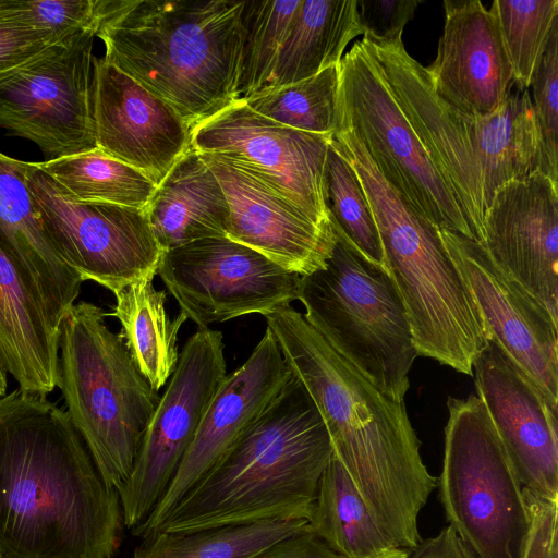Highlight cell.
Instances as JSON below:
<instances>
[{"instance_id": "cell-32", "label": "cell", "mask_w": 558, "mask_h": 558, "mask_svg": "<svg viewBox=\"0 0 558 558\" xmlns=\"http://www.w3.org/2000/svg\"><path fill=\"white\" fill-rule=\"evenodd\" d=\"M339 64L296 83L264 87L241 98L252 110L288 128L332 135Z\"/></svg>"}, {"instance_id": "cell-39", "label": "cell", "mask_w": 558, "mask_h": 558, "mask_svg": "<svg viewBox=\"0 0 558 558\" xmlns=\"http://www.w3.org/2000/svg\"><path fill=\"white\" fill-rule=\"evenodd\" d=\"M364 34L379 39L402 37L420 0H356Z\"/></svg>"}, {"instance_id": "cell-28", "label": "cell", "mask_w": 558, "mask_h": 558, "mask_svg": "<svg viewBox=\"0 0 558 558\" xmlns=\"http://www.w3.org/2000/svg\"><path fill=\"white\" fill-rule=\"evenodd\" d=\"M308 524L340 558H407L378 524L352 478L333 454L318 485Z\"/></svg>"}, {"instance_id": "cell-10", "label": "cell", "mask_w": 558, "mask_h": 558, "mask_svg": "<svg viewBox=\"0 0 558 558\" xmlns=\"http://www.w3.org/2000/svg\"><path fill=\"white\" fill-rule=\"evenodd\" d=\"M26 183L43 227L63 259L112 293L155 277L160 248L145 209L75 198L27 162Z\"/></svg>"}, {"instance_id": "cell-13", "label": "cell", "mask_w": 558, "mask_h": 558, "mask_svg": "<svg viewBox=\"0 0 558 558\" xmlns=\"http://www.w3.org/2000/svg\"><path fill=\"white\" fill-rule=\"evenodd\" d=\"M157 274L199 328L291 306L301 277L226 236L162 252Z\"/></svg>"}, {"instance_id": "cell-38", "label": "cell", "mask_w": 558, "mask_h": 558, "mask_svg": "<svg viewBox=\"0 0 558 558\" xmlns=\"http://www.w3.org/2000/svg\"><path fill=\"white\" fill-rule=\"evenodd\" d=\"M530 514V532L522 558H558V500L523 488Z\"/></svg>"}, {"instance_id": "cell-9", "label": "cell", "mask_w": 558, "mask_h": 558, "mask_svg": "<svg viewBox=\"0 0 558 558\" xmlns=\"http://www.w3.org/2000/svg\"><path fill=\"white\" fill-rule=\"evenodd\" d=\"M336 126L354 133L385 180L432 223L477 242L363 39L339 63Z\"/></svg>"}, {"instance_id": "cell-11", "label": "cell", "mask_w": 558, "mask_h": 558, "mask_svg": "<svg viewBox=\"0 0 558 558\" xmlns=\"http://www.w3.org/2000/svg\"><path fill=\"white\" fill-rule=\"evenodd\" d=\"M226 375L222 333L199 328L179 353L131 474L117 489L123 524L131 531L145 522L167 492Z\"/></svg>"}, {"instance_id": "cell-23", "label": "cell", "mask_w": 558, "mask_h": 558, "mask_svg": "<svg viewBox=\"0 0 558 558\" xmlns=\"http://www.w3.org/2000/svg\"><path fill=\"white\" fill-rule=\"evenodd\" d=\"M26 168V161L0 151V246L59 338L61 319L78 298L83 280L47 235L27 187Z\"/></svg>"}, {"instance_id": "cell-33", "label": "cell", "mask_w": 558, "mask_h": 558, "mask_svg": "<svg viewBox=\"0 0 558 558\" xmlns=\"http://www.w3.org/2000/svg\"><path fill=\"white\" fill-rule=\"evenodd\" d=\"M489 10L498 24L514 86L529 89L558 28V0H494Z\"/></svg>"}, {"instance_id": "cell-36", "label": "cell", "mask_w": 558, "mask_h": 558, "mask_svg": "<svg viewBox=\"0 0 558 558\" xmlns=\"http://www.w3.org/2000/svg\"><path fill=\"white\" fill-rule=\"evenodd\" d=\"M100 0H0V19L44 34L56 43L83 32L96 33Z\"/></svg>"}, {"instance_id": "cell-35", "label": "cell", "mask_w": 558, "mask_h": 558, "mask_svg": "<svg viewBox=\"0 0 558 558\" xmlns=\"http://www.w3.org/2000/svg\"><path fill=\"white\" fill-rule=\"evenodd\" d=\"M301 0L243 1V46L238 93L245 98L264 88Z\"/></svg>"}, {"instance_id": "cell-15", "label": "cell", "mask_w": 558, "mask_h": 558, "mask_svg": "<svg viewBox=\"0 0 558 558\" xmlns=\"http://www.w3.org/2000/svg\"><path fill=\"white\" fill-rule=\"evenodd\" d=\"M438 229L477 307L487 340L515 362L558 407V320L505 274L481 243Z\"/></svg>"}, {"instance_id": "cell-34", "label": "cell", "mask_w": 558, "mask_h": 558, "mask_svg": "<svg viewBox=\"0 0 558 558\" xmlns=\"http://www.w3.org/2000/svg\"><path fill=\"white\" fill-rule=\"evenodd\" d=\"M325 198L330 220L340 234L364 257L387 269L378 230L361 182L331 142L325 166Z\"/></svg>"}, {"instance_id": "cell-31", "label": "cell", "mask_w": 558, "mask_h": 558, "mask_svg": "<svg viewBox=\"0 0 558 558\" xmlns=\"http://www.w3.org/2000/svg\"><path fill=\"white\" fill-rule=\"evenodd\" d=\"M37 166L75 198L145 209L157 185L144 173L99 148Z\"/></svg>"}, {"instance_id": "cell-1", "label": "cell", "mask_w": 558, "mask_h": 558, "mask_svg": "<svg viewBox=\"0 0 558 558\" xmlns=\"http://www.w3.org/2000/svg\"><path fill=\"white\" fill-rule=\"evenodd\" d=\"M123 517L64 409L0 398V558H112Z\"/></svg>"}, {"instance_id": "cell-26", "label": "cell", "mask_w": 558, "mask_h": 558, "mask_svg": "<svg viewBox=\"0 0 558 558\" xmlns=\"http://www.w3.org/2000/svg\"><path fill=\"white\" fill-rule=\"evenodd\" d=\"M513 87L489 114H464L482 173L485 210L499 187L541 169V135L532 97L529 89Z\"/></svg>"}, {"instance_id": "cell-5", "label": "cell", "mask_w": 558, "mask_h": 558, "mask_svg": "<svg viewBox=\"0 0 558 558\" xmlns=\"http://www.w3.org/2000/svg\"><path fill=\"white\" fill-rule=\"evenodd\" d=\"M330 142L364 190L418 354L473 375V363L488 340L438 227L385 180L352 131L337 126Z\"/></svg>"}, {"instance_id": "cell-14", "label": "cell", "mask_w": 558, "mask_h": 558, "mask_svg": "<svg viewBox=\"0 0 558 558\" xmlns=\"http://www.w3.org/2000/svg\"><path fill=\"white\" fill-rule=\"evenodd\" d=\"M191 148L257 178L318 225L330 227L325 166L332 135L288 128L241 98L191 129Z\"/></svg>"}, {"instance_id": "cell-8", "label": "cell", "mask_w": 558, "mask_h": 558, "mask_svg": "<svg viewBox=\"0 0 558 558\" xmlns=\"http://www.w3.org/2000/svg\"><path fill=\"white\" fill-rule=\"evenodd\" d=\"M438 497L478 558H522L530 532L523 487L483 401L450 397Z\"/></svg>"}, {"instance_id": "cell-41", "label": "cell", "mask_w": 558, "mask_h": 558, "mask_svg": "<svg viewBox=\"0 0 558 558\" xmlns=\"http://www.w3.org/2000/svg\"><path fill=\"white\" fill-rule=\"evenodd\" d=\"M247 558H340L312 531L304 530L279 539Z\"/></svg>"}, {"instance_id": "cell-16", "label": "cell", "mask_w": 558, "mask_h": 558, "mask_svg": "<svg viewBox=\"0 0 558 558\" xmlns=\"http://www.w3.org/2000/svg\"><path fill=\"white\" fill-rule=\"evenodd\" d=\"M362 39L482 244L485 214L483 180L463 113L434 92L425 66L407 52L402 37L379 39L363 34Z\"/></svg>"}, {"instance_id": "cell-20", "label": "cell", "mask_w": 558, "mask_h": 558, "mask_svg": "<svg viewBox=\"0 0 558 558\" xmlns=\"http://www.w3.org/2000/svg\"><path fill=\"white\" fill-rule=\"evenodd\" d=\"M92 117L97 148L156 185L191 149L177 111L104 57L93 59Z\"/></svg>"}, {"instance_id": "cell-40", "label": "cell", "mask_w": 558, "mask_h": 558, "mask_svg": "<svg viewBox=\"0 0 558 558\" xmlns=\"http://www.w3.org/2000/svg\"><path fill=\"white\" fill-rule=\"evenodd\" d=\"M50 37L0 19V76L27 62L47 47Z\"/></svg>"}, {"instance_id": "cell-27", "label": "cell", "mask_w": 558, "mask_h": 558, "mask_svg": "<svg viewBox=\"0 0 558 558\" xmlns=\"http://www.w3.org/2000/svg\"><path fill=\"white\" fill-rule=\"evenodd\" d=\"M363 34L356 0H301L265 87L296 83L339 64L349 43Z\"/></svg>"}, {"instance_id": "cell-2", "label": "cell", "mask_w": 558, "mask_h": 558, "mask_svg": "<svg viewBox=\"0 0 558 558\" xmlns=\"http://www.w3.org/2000/svg\"><path fill=\"white\" fill-rule=\"evenodd\" d=\"M291 372L315 403L372 514L399 547L422 541L418 514L437 487L404 402L379 391L292 306L265 316Z\"/></svg>"}, {"instance_id": "cell-30", "label": "cell", "mask_w": 558, "mask_h": 558, "mask_svg": "<svg viewBox=\"0 0 558 558\" xmlns=\"http://www.w3.org/2000/svg\"><path fill=\"white\" fill-rule=\"evenodd\" d=\"M307 526L303 520H267L192 532H156L142 538L132 558H247Z\"/></svg>"}, {"instance_id": "cell-29", "label": "cell", "mask_w": 558, "mask_h": 558, "mask_svg": "<svg viewBox=\"0 0 558 558\" xmlns=\"http://www.w3.org/2000/svg\"><path fill=\"white\" fill-rule=\"evenodd\" d=\"M154 277L143 278L114 293V316L121 325L123 339L135 365L154 390L170 379L178 360V335L187 320L184 313L171 320L166 311L167 295L157 290Z\"/></svg>"}, {"instance_id": "cell-18", "label": "cell", "mask_w": 558, "mask_h": 558, "mask_svg": "<svg viewBox=\"0 0 558 558\" xmlns=\"http://www.w3.org/2000/svg\"><path fill=\"white\" fill-rule=\"evenodd\" d=\"M472 371L477 397L522 487L558 500V407L492 341Z\"/></svg>"}, {"instance_id": "cell-12", "label": "cell", "mask_w": 558, "mask_h": 558, "mask_svg": "<svg viewBox=\"0 0 558 558\" xmlns=\"http://www.w3.org/2000/svg\"><path fill=\"white\" fill-rule=\"evenodd\" d=\"M95 32L83 31L0 76V126L51 158L97 148L92 117Z\"/></svg>"}, {"instance_id": "cell-6", "label": "cell", "mask_w": 558, "mask_h": 558, "mask_svg": "<svg viewBox=\"0 0 558 558\" xmlns=\"http://www.w3.org/2000/svg\"><path fill=\"white\" fill-rule=\"evenodd\" d=\"M107 313L81 301L59 326L57 387L65 412L104 482L120 488L131 474L160 396L135 365Z\"/></svg>"}, {"instance_id": "cell-37", "label": "cell", "mask_w": 558, "mask_h": 558, "mask_svg": "<svg viewBox=\"0 0 558 558\" xmlns=\"http://www.w3.org/2000/svg\"><path fill=\"white\" fill-rule=\"evenodd\" d=\"M533 107L541 135V169L558 183V28L532 78Z\"/></svg>"}, {"instance_id": "cell-3", "label": "cell", "mask_w": 558, "mask_h": 558, "mask_svg": "<svg viewBox=\"0 0 558 558\" xmlns=\"http://www.w3.org/2000/svg\"><path fill=\"white\" fill-rule=\"evenodd\" d=\"M243 1L100 0L104 58L190 130L238 100Z\"/></svg>"}, {"instance_id": "cell-25", "label": "cell", "mask_w": 558, "mask_h": 558, "mask_svg": "<svg viewBox=\"0 0 558 558\" xmlns=\"http://www.w3.org/2000/svg\"><path fill=\"white\" fill-rule=\"evenodd\" d=\"M145 211L162 252L207 238H227L229 205L202 156L191 148L157 185Z\"/></svg>"}, {"instance_id": "cell-42", "label": "cell", "mask_w": 558, "mask_h": 558, "mask_svg": "<svg viewBox=\"0 0 558 558\" xmlns=\"http://www.w3.org/2000/svg\"><path fill=\"white\" fill-rule=\"evenodd\" d=\"M407 558H477V556L448 525L438 535L422 539L416 547L409 550Z\"/></svg>"}, {"instance_id": "cell-43", "label": "cell", "mask_w": 558, "mask_h": 558, "mask_svg": "<svg viewBox=\"0 0 558 558\" xmlns=\"http://www.w3.org/2000/svg\"><path fill=\"white\" fill-rule=\"evenodd\" d=\"M8 371L0 356V398L7 395L8 389Z\"/></svg>"}, {"instance_id": "cell-24", "label": "cell", "mask_w": 558, "mask_h": 558, "mask_svg": "<svg viewBox=\"0 0 558 558\" xmlns=\"http://www.w3.org/2000/svg\"><path fill=\"white\" fill-rule=\"evenodd\" d=\"M0 356L21 391L47 397L57 387L58 335L1 246Z\"/></svg>"}, {"instance_id": "cell-22", "label": "cell", "mask_w": 558, "mask_h": 558, "mask_svg": "<svg viewBox=\"0 0 558 558\" xmlns=\"http://www.w3.org/2000/svg\"><path fill=\"white\" fill-rule=\"evenodd\" d=\"M435 60L425 68L434 92L458 111L493 112L514 86L497 21L478 0L444 1Z\"/></svg>"}, {"instance_id": "cell-7", "label": "cell", "mask_w": 558, "mask_h": 558, "mask_svg": "<svg viewBox=\"0 0 558 558\" xmlns=\"http://www.w3.org/2000/svg\"><path fill=\"white\" fill-rule=\"evenodd\" d=\"M333 229L330 256L324 268L300 277L296 300L307 323L338 354L384 395L404 402L420 354L401 295L386 268Z\"/></svg>"}, {"instance_id": "cell-21", "label": "cell", "mask_w": 558, "mask_h": 558, "mask_svg": "<svg viewBox=\"0 0 558 558\" xmlns=\"http://www.w3.org/2000/svg\"><path fill=\"white\" fill-rule=\"evenodd\" d=\"M199 155L217 177L229 205L227 238L299 276L324 268L336 242L332 222L330 227L318 225L248 172L221 158Z\"/></svg>"}, {"instance_id": "cell-19", "label": "cell", "mask_w": 558, "mask_h": 558, "mask_svg": "<svg viewBox=\"0 0 558 558\" xmlns=\"http://www.w3.org/2000/svg\"><path fill=\"white\" fill-rule=\"evenodd\" d=\"M483 228L494 263L558 320V183L535 171L502 185Z\"/></svg>"}, {"instance_id": "cell-17", "label": "cell", "mask_w": 558, "mask_h": 558, "mask_svg": "<svg viewBox=\"0 0 558 558\" xmlns=\"http://www.w3.org/2000/svg\"><path fill=\"white\" fill-rule=\"evenodd\" d=\"M291 377L281 349L267 327L248 359L226 375L170 486L150 515L132 533L141 538L153 534L177 502L258 420Z\"/></svg>"}, {"instance_id": "cell-4", "label": "cell", "mask_w": 558, "mask_h": 558, "mask_svg": "<svg viewBox=\"0 0 558 558\" xmlns=\"http://www.w3.org/2000/svg\"><path fill=\"white\" fill-rule=\"evenodd\" d=\"M331 456L325 423L292 373L258 420L177 502L154 533L267 520L308 521Z\"/></svg>"}]
</instances>
